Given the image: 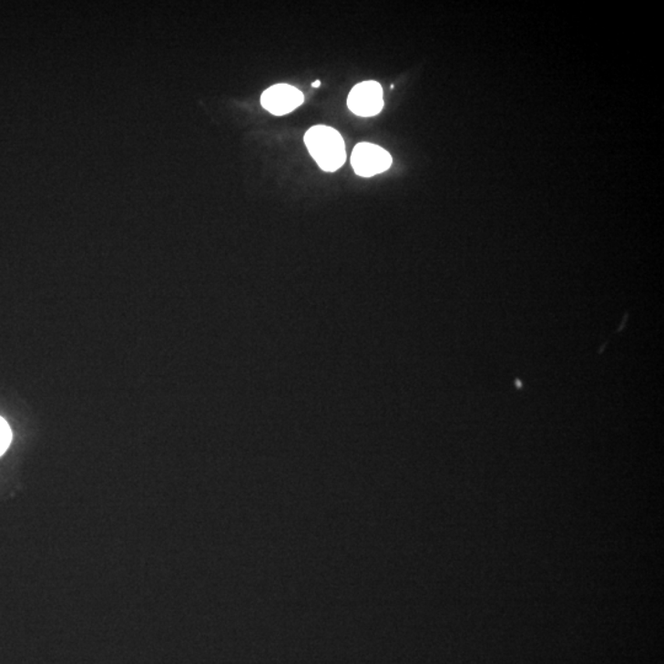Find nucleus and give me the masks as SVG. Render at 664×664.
I'll use <instances>...</instances> for the list:
<instances>
[{
	"mask_svg": "<svg viewBox=\"0 0 664 664\" xmlns=\"http://www.w3.org/2000/svg\"><path fill=\"white\" fill-rule=\"evenodd\" d=\"M304 143L312 159L322 171L335 172L346 161L342 136L329 126H314L304 136Z\"/></svg>",
	"mask_w": 664,
	"mask_h": 664,
	"instance_id": "1",
	"label": "nucleus"
},
{
	"mask_svg": "<svg viewBox=\"0 0 664 664\" xmlns=\"http://www.w3.org/2000/svg\"><path fill=\"white\" fill-rule=\"evenodd\" d=\"M351 164L358 177L372 178L388 170L392 167L393 158L382 147L362 142L354 147Z\"/></svg>",
	"mask_w": 664,
	"mask_h": 664,
	"instance_id": "2",
	"label": "nucleus"
},
{
	"mask_svg": "<svg viewBox=\"0 0 664 664\" xmlns=\"http://www.w3.org/2000/svg\"><path fill=\"white\" fill-rule=\"evenodd\" d=\"M347 107L352 114L362 117L377 116L384 107L383 87L377 82H363L352 87L347 98Z\"/></svg>",
	"mask_w": 664,
	"mask_h": 664,
	"instance_id": "3",
	"label": "nucleus"
},
{
	"mask_svg": "<svg viewBox=\"0 0 664 664\" xmlns=\"http://www.w3.org/2000/svg\"><path fill=\"white\" fill-rule=\"evenodd\" d=\"M303 103V93L290 84H276L261 95L262 107L275 116L291 114Z\"/></svg>",
	"mask_w": 664,
	"mask_h": 664,
	"instance_id": "4",
	"label": "nucleus"
},
{
	"mask_svg": "<svg viewBox=\"0 0 664 664\" xmlns=\"http://www.w3.org/2000/svg\"><path fill=\"white\" fill-rule=\"evenodd\" d=\"M13 434L8 423L5 418L0 417V456L5 455L12 442Z\"/></svg>",
	"mask_w": 664,
	"mask_h": 664,
	"instance_id": "5",
	"label": "nucleus"
},
{
	"mask_svg": "<svg viewBox=\"0 0 664 664\" xmlns=\"http://www.w3.org/2000/svg\"><path fill=\"white\" fill-rule=\"evenodd\" d=\"M320 84H322V83H320V80H316V82H314V83L312 84V87H320Z\"/></svg>",
	"mask_w": 664,
	"mask_h": 664,
	"instance_id": "6",
	"label": "nucleus"
}]
</instances>
